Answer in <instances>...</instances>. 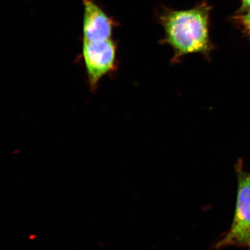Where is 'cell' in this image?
<instances>
[{"mask_svg":"<svg viewBox=\"0 0 250 250\" xmlns=\"http://www.w3.org/2000/svg\"><path fill=\"white\" fill-rule=\"evenodd\" d=\"M211 10V6L203 1L186 10L165 9L159 15L165 31L162 42L173 49V62L189 54L210 55L213 50L209 31Z\"/></svg>","mask_w":250,"mask_h":250,"instance_id":"1","label":"cell"},{"mask_svg":"<svg viewBox=\"0 0 250 250\" xmlns=\"http://www.w3.org/2000/svg\"><path fill=\"white\" fill-rule=\"evenodd\" d=\"M237 193L235 211L230 229L215 245L217 249L229 246L250 249V173L243 168L241 159L236 165Z\"/></svg>","mask_w":250,"mask_h":250,"instance_id":"2","label":"cell"},{"mask_svg":"<svg viewBox=\"0 0 250 250\" xmlns=\"http://www.w3.org/2000/svg\"><path fill=\"white\" fill-rule=\"evenodd\" d=\"M83 56L90 88L116 69L117 45L112 39L101 42L83 41Z\"/></svg>","mask_w":250,"mask_h":250,"instance_id":"3","label":"cell"},{"mask_svg":"<svg viewBox=\"0 0 250 250\" xmlns=\"http://www.w3.org/2000/svg\"><path fill=\"white\" fill-rule=\"evenodd\" d=\"M83 35L87 42H101L111 39L115 22L95 0H83Z\"/></svg>","mask_w":250,"mask_h":250,"instance_id":"4","label":"cell"},{"mask_svg":"<svg viewBox=\"0 0 250 250\" xmlns=\"http://www.w3.org/2000/svg\"><path fill=\"white\" fill-rule=\"evenodd\" d=\"M237 20L239 21V22L242 24L244 29L250 34V11L246 15L239 16L237 18Z\"/></svg>","mask_w":250,"mask_h":250,"instance_id":"5","label":"cell"},{"mask_svg":"<svg viewBox=\"0 0 250 250\" xmlns=\"http://www.w3.org/2000/svg\"><path fill=\"white\" fill-rule=\"evenodd\" d=\"M250 11V0H242L240 12H246Z\"/></svg>","mask_w":250,"mask_h":250,"instance_id":"6","label":"cell"}]
</instances>
